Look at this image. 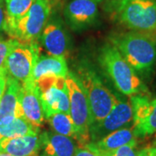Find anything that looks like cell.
<instances>
[{
	"instance_id": "cell-1",
	"label": "cell",
	"mask_w": 156,
	"mask_h": 156,
	"mask_svg": "<svg viewBox=\"0 0 156 156\" xmlns=\"http://www.w3.org/2000/svg\"><path fill=\"white\" fill-rule=\"evenodd\" d=\"M109 40L134 70L146 71L153 67L156 60V42L149 34L134 30L113 34Z\"/></svg>"
},
{
	"instance_id": "cell-2",
	"label": "cell",
	"mask_w": 156,
	"mask_h": 156,
	"mask_svg": "<svg viewBox=\"0 0 156 156\" xmlns=\"http://www.w3.org/2000/svg\"><path fill=\"white\" fill-rule=\"evenodd\" d=\"M107 11L110 17L135 31L156 30L154 0H108Z\"/></svg>"
},
{
	"instance_id": "cell-3",
	"label": "cell",
	"mask_w": 156,
	"mask_h": 156,
	"mask_svg": "<svg viewBox=\"0 0 156 156\" xmlns=\"http://www.w3.org/2000/svg\"><path fill=\"white\" fill-rule=\"evenodd\" d=\"M98 61L116 89L126 95H140L144 87L133 67L112 44L101 49Z\"/></svg>"
},
{
	"instance_id": "cell-4",
	"label": "cell",
	"mask_w": 156,
	"mask_h": 156,
	"mask_svg": "<svg viewBox=\"0 0 156 156\" xmlns=\"http://www.w3.org/2000/svg\"><path fill=\"white\" fill-rule=\"evenodd\" d=\"M76 75L80 80L89 101L91 124L98 122L111 111L118 98L106 88L99 75L88 63L79 65Z\"/></svg>"
},
{
	"instance_id": "cell-5",
	"label": "cell",
	"mask_w": 156,
	"mask_h": 156,
	"mask_svg": "<svg viewBox=\"0 0 156 156\" xmlns=\"http://www.w3.org/2000/svg\"><path fill=\"white\" fill-rule=\"evenodd\" d=\"M50 0H35L26 12L16 22L4 24V31L11 39L20 43L37 42L51 12Z\"/></svg>"
},
{
	"instance_id": "cell-6",
	"label": "cell",
	"mask_w": 156,
	"mask_h": 156,
	"mask_svg": "<svg viewBox=\"0 0 156 156\" xmlns=\"http://www.w3.org/2000/svg\"><path fill=\"white\" fill-rule=\"evenodd\" d=\"M69 98V115L72 119L76 131V140L82 146L90 141L89 128L91 125V115L89 101L77 76L69 72L65 77Z\"/></svg>"
},
{
	"instance_id": "cell-7",
	"label": "cell",
	"mask_w": 156,
	"mask_h": 156,
	"mask_svg": "<svg viewBox=\"0 0 156 156\" xmlns=\"http://www.w3.org/2000/svg\"><path fill=\"white\" fill-rule=\"evenodd\" d=\"M35 82L46 119L56 113L69 114V90L65 78L48 75Z\"/></svg>"
},
{
	"instance_id": "cell-8",
	"label": "cell",
	"mask_w": 156,
	"mask_h": 156,
	"mask_svg": "<svg viewBox=\"0 0 156 156\" xmlns=\"http://www.w3.org/2000/svg\"><path fill=\"white\" fill-rule=\"evenodd\" d=\"M40 47L37 42L20 43L15 40L7 56L5 68L8 76L21 83L32 81L35 65L39 58Z\"/></svg>"
},
{
	"instance_id": "cell-9",
	"label": "cell",
	"mask_w": 156,
	"mask_h": 156,
	"mask_svg": "<svg viewBox=\"0 0 156 156\" xmlns=\"http://www.w3.org/2000/svg\"><path fill=\"white\" fill-rule=\"evenodd\" d=\"M132 125L133 110L131 104L117 99L111 111L105 118L98 122L91 124L89 128L90 141H97L118 129Z\"/></svg>"
},
{
	"instance_id": "cell-10",
	"label": "cell",
	"mask_w": 156,
	"mask_h": 156,
	"mask_svg": "<svg viewBox=\"0 0 156 156\" xmlns=\"http://www.w3.org/2000/svg\"><path fill=\"white\" fill-rule=\"evenodd\" d=\"M133 130L136 137H145L156 133V99L150 101L144 95L131 96Z\"/></svg>"
},
{
	"instance_id": "cell-11",
	"label": "cell",
	"mask_w": 156,
	"mask_h": 156,
	"mask_svg": "<svg viewBox=\"0 0 156 156\" xmlns=\"http://www.w3.org/2000/svg\"><path fill=\"white\" fill-rule=\"evenodd\" d=\"M20 102L23 117L35 128H41L45 117L41 105L38 89L34 80L22 83Z\"/></svg>"
},
{
	"instance_id": "cell-12",
	"label": "cell",
	"mask_w": 156,
	"mask_h": 156,
	"mask_svg": "<svg viewBox=\"0 0 156 156\" xmlns=\"http://www.w3.org/2000/svg\"><path fill=\"white\" fill-rule=\"evenodd\" d=\"M98 15L95 0H71L64 9V16L72 28H86L94 23Z\"/></svg>"
},
{
	"instance_id": "cell-13",
	"label": "cell",
	"mask_w": 156,
	"mask_h": 156,
	"mask_svg": "<svg viewBox=\"0 0 156 156\" xmlns=\"http://www.w3.org/2000/svg\"><path fill=\"white\" fill-rule=\"evenodd\" d=\"M39 156H75L76 146L72 138L54 132L40 134Z\"/></svg>"
},
{
	"instance_id": "cell-14",
	"label": "cell",
	"mask_w": 156,
	"mask_h": 156,
	"mask_svg": "<svg viewBox=\"0 0 156 156\" xmlns=\"http://www.w3.org/2000/svg\"><path fill=\"white\" fill-rule=\"evenodd\" d=\"M40 37L50 56L65 57L67 55L69 40L64 29L59 23L50 22L47 23Z\"/></svg>"
},
{
	"instance_id": "cell-15",
	"label": "cell",
	"mask_w": 156,
	"mask_h": 156,
	"mask_svg": "<svg viewBox=\"0 0 156 156\" xmlns=\"http://www.w3.org/2000/svg\"><path fill=\"white\" fill-rule=\"evenodd\" d=\"M134 140H136V136L134 135L132 125L118 129L97 141H90L84 147H88L99 156L116 150L119 147Z\"/></svg>"
},
{
	"instance_id": "cell-16",
	"label": "cell",
	"mask_w": 156,
	"mask_h": 156,
	"mask_svg": "<svg viewBox=\"0 0 156 156\" xmlns=\"http://www.w3.org/2000/svg\"><path fill=\"white\" fill-rule=\"evenodd\" d=\"M40 134H29L0 140V152L12 156H39Z\"/></svg>"
},
{
	"instance_id": "cell-17",
	"label": "cell",
	"mask_w": 156,
	"mask_h": 156,
	"mask_svg": "<svg viewBox=\"0 0 156 156\" xmlns=\"http://www.w3.org/2000/svg\"><path fill=\"white\" fill-rule=\"evenodd\" d=\"M21 89L22 83L19 81L7 76L5 90L0 101V119L6 116L23 117L20 102Z\"/></svg>"
},
{
	"instance_id": "cell-18",
	"label": "cell",
	"mask_w": 156,
	"mask_h": 156,
	"mask_svg": "<svg viewBox=\"0 0 156 156\" xmlns=\"http://www.w3.org/2000/svg\"><path fill=\"white\" fill-rule=\"evenodd\" d=\"M40 128H35L23 117L6 116L0 119V140L29 134H39Z\"/></svg>"
},
{
	"instance_id": "cell-19",
	"label": "cell",
	"mask_w": 156,
	"mask_h": 156,
	"mask_svg": "<svg viewBox=\"0 0 156 156\" xmlns=\"http://www.w3.org/2000/svg\"><path fill=\"white\" fill-rule=\"evenodd\" d=\"M67 62L64 56H39L33 71L34 81L43 76H56L66 77L69 74Z\"/></svg>"
},
{
	"instance_id": "cell-20",
	"label": "cell",
	"mask_w": 156,
	"mask_h": 156,
	"mask_svg": "<svg viewBox=\"0 0 156 156\" xmlns=\"http://www.w3.org/2000/svg\"><path fill=\"white\" fill-rule=\"evenodd\" d=\"M53 132L73 139H76V131L72 119L67 113H56L47 118Z\"/></svg>"
},
{
	"instance_id": "cell-21",
	"label": "cell",
	"mask_w": 156,
	"mask_h": 156,
	"mask_svg": "<svg viewBox=\"0 0 156 156\" xmlns=\"http://www.w3.org/2000/svg\"><path fill=\"white\" fill-rule=\"evenodd\" d=\"M33 2L34 0H6V12L4 24H10L16 22L25 15Z\"/></svg>"
},
{
	"instance_id": "cell-22",
	"label": "cell",
	"mask_w": 156,
	"mask_h": 156,
	"mask_svg": "<svg viewBox=\"0 0 156 156\" xmlns=\"http://www.w3.org/2000/svg\"><path fill=\"white\" fill-rule=\"evenodd\" d=\"M136 144H137V141L134 140L128 144L119 147L116 150L108 153V154H101L99 156H137V153L135 151Z\"/></svg>"
},
{
	"instance_id": "cell-23",
	"label": "cell",
	"mask_w": 156,
	"mask_h": 156,
	"mask_svg": "<svg viewBox=\"0 0 156 156\" xmlns=\"http://www.w3.org/2000/svg\"><path fill=\"white\" fill-rule=\"evenodd\" d=\"M15 43L14 39L1 40L0 39V72L6 70L5 62L11 47ZM7 71V70H6Z\"/></svg>"
},
{
	"instance_id": "cell-24",
	"label": "cell",
	"mask_w": 156,
	"mask_h": 156,
	"mask_svg": "<svg viewBox=\"0 0 156 156\" xmlns=\"http://www.w3.org/2000/svg\"><path fill=\"white\" fill-rule=\"evenodd\" d=\"M75 156H98L93 151L89 149L88 147L81 146L80 147H76Z\"/></svg>"
},
{
	"instance_id": "cell-25",
	"label": "cell",
	"mask_w": 156,
	"mask_h": 156,
	"mask_svg": "<svg viewBox=\"0 0 156 156\" xmlns=\"http://www.w3.org/2000/svg\"><path fill=\"white\" fill-rule=\"evenodd\" d=\"M7 71H2L0 72V101L4 95L5 90L6 88V83H7Z\"/></svg>"
},
{
	"instance_id": "cell-26",
	"label": "cell",
	"mask_w": 156,
	"mask_h": 156,
	"mask_svg": "<svg viewBox=\"0 0 156 156\" xmlns=\"http://www.w3.org/2000/svg\"><path fill=\"white\" fill-rule=\"evenodd\" d=\"M137 156H156V147H147L137 153Z\"/></svg>"
},
{
	"instance_id": "cell-27",
	"label": "cell",
	"mask_w": 156,
	"mask_h": 156,
	"mask_svg": "<svg viewBox=\"0 0 156 156\" xmlns=\"http://www.w3.org/2000/svg\"><path fill=\"white\" fill-rule=\"evenodd\" d=\"M4 23H5V12L0 5V32L4 30Z\"/></svg>"
},
{
	"instance_id": "cell-28",
	"label": "cell",
	"mask_w": 156,
	"mask_h": 156,
	"mask_svg": "<svg viewBox=\"0 0 156 156\" xmlns=\"http://www.w3.org/2000/svg\"><path fill=\"white\" fill-rule=\"evenodd\" d=\"M0 156H12V155L9 154H6V153H2V152H0Z\"/></svg>"
},
{
	"instance_id": "cell-29",
	"label": "cell",
	"mask_w": 156,
	"mask_h": 156,
	"mask_svg": "<svg viewBox=\"0 0 156 156\" xmlns=\"http://www.w3.org/2000/svg\"><path fill=\"white\" fill-rule=\"evenodd\" d=\"M97 3H100V2H101V1H103V0H95Z\"/></svg>"
},
{
	"instance_id": "cell-30",
	"label": "cell",
	"mask_w": 156,
	"mask_h": 156,
	"mask_svg": "<svg viewBox=\"0 0 156 156\" xmlns=\"http://www.w3.org/2000/svg\"><path fill=\"white\" fill-rule=\"evenodd\" d=\"M154 147H156V140H155V141H154Z\"/></svg>"
},
{
	"instance_id": "cell-31",
	"label": "cell",
	"mask_w": 156,
	"mask_h": 156,
	"mask_svg": "<svg viewBox=\"0 0 156 156\" xmlns=\"http://www.w3.org/2000/svg\"><path fill=\"white\" fill-rule=\"evenodd\" d=\"M0 1H1V0H0Z\"/></svg>"
},
{
	"instance_id": "cell-32",
	"label": "cell",
	"mask_w": 156,
	"mask_h": 156,
	"mask_svg": "<svg viewBox=\"0 0 156 156\" xmlns=\"http://www.w3.org/2000/svg\"><path fill=\"white\" fill-rule=\"evenodd\" d=\"M34 1H35V0H34Z\"/></svg>"
}]
</instances>
